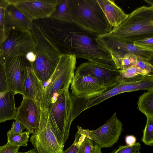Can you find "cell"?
Listing matches in <instances>:
<instances>
[{
    "label": "cell",
    "mask_w": 153,
    "mask_h": 153,
    "mask_svg": "<svg viewBox=\"0 0 153 153\" xmlns=\"http://www.w3.org/2000/svg\"><path fill=\"white\" fill-rule=\"evenodd\" d=\"M77 153H102L101 148L97 144L94 145L93 141L85 137L81 143Z\"/></svg>",
    "instance_id": "4316f807"
},
{
    "label": "cell",
    "mask_w": 153,
    "mask_h": 153,
    "mask_svg": "<svg viewBox=\"0 0 153 153\" xmlns=\"http://www.w3.org/2000/svg\"><path fill=\"white\" fill-rule=\"evenodd\" d=\"M106 88L96 78L90 75L74 74L71 83V94L75 96L88 95L94 97Z\"/></svg>",
    "instance_id": "9a60e30c"
},
{
    "label": "cell",
    "mask_w": 153,
    "mask_h": 153,
    "mask_svg": "<svg viewBox=\"0 0 153 153\" xmlns=\"http://www.w3.org/2000/svg\"><path fill=\"white\" fill-rule=\"evenodd\" d=\"M138 56L131 53H128L121 58L113 61L118 70H124L135 66Z\"/></svg>",
    "instance_id": "d4e9b609"
},
{
    "label": "cell",
    "mask_w": 153,
    "mask_h": 153,
    "mask_svg": "<svg viewBox=\"0 0 153 153\" xmlns=\"http://www.w3.org/2000/svg\"><path fill=\"white\" fill-rule=\"evenodd\" d=\"M97 1L112 27L118 26L127 18L128 14L117 5L114 0H97Z\"/></svg>",
    "instance_id": "ac0fdd59"
},
{
    "label": "cell",
    "mask_w": 153,
    "mask_h": 153,
    "mask_svg": "<svg viewBox=\"0 0 153 153\" xmlns=\"http://www.w3.org/2000/svg\"><path fill=\"white\" fill-rule=\"evenodd\" d=\"M8 4L7 0H0V6L2 8H5L6 6Z\"/></svg>",
    "instance_id": "ab89813d"
},
{
    "label": "cell",
    "mask_w": 153,
    "mask_h": 153,
    "mask_svg": "<svg viewBox=\"0 0 153 153\" xmlns=\"http://www.w3.org/2000/svg\"><path fill=\"white\" fill-rule=\"evenodd\" d=\"M69 88L58 96L46 109L53 132L63 146L68 137L71 125L73 121V95L69 92Z\"/></svg>",
    "instance_id": "8992f818"
},
{
    "label": "cell",
    "mask_w": 153,
    "mask_h": 153,
    "mask_svg": "<svg viewBox=\"0 0 153 153\" xmlns=\"http://www.w3.org/2000/svg\"><path fill=\"white\" fill-rule=\"evenodd\" d=\"M5 11L4 8L0 9V29L4 30Z\"/></svg>",
    "instance_id": "74e56055"
},
{
    "label": "cell",
    "mask_w": 153,
    "mask_h": 153,
    "mask_svg": "<svg viewBox=\"0 0 153 153\" xmlns=\"http://www.w3.org/2000/svg\"><path fill=\"white\" fill-rule=\"evenodd\" d=\"M31 21L50 18L57 0H7Z\"/></svg>",
    "instance_id": "7c38bea8"
},
{
    "label": "cell",
    "mask_w": 153,
    "mask_h": 153,
    "mask_svg": "<svg viewBox=\"0 0 153 153\" xmlns=\"http://www.w3.org/2000/svg\"><path fill=\"white\" fill-rule=\"evenodd\" d=\"M136 141V138L132 135L127 136L125 137V141L127 145L134 144L135 143Z\"/></svg>",
    "instance_id": "8d00e7d4"
},
{
    "label": "cell",
    "mask_w": 153,
    "mask_h": 153,
    "mask_svg": "<svg viewBox=\"0 0 153 153\" xmlns=\"http://www.w3.org/2000/svg\"><path fill=\"white\" fill-rule=\"evenodd\" d=\"M7 35L6 32L4 29H0V50Z\"/></svg>",
    "instance_id": "f35d334b"
},
{
    "label": "cell",
    "mask_w": 153,
    "mask_h": 153,
    "mask_svg": "<svg viewBox=\"0 0 153 153\" xmlns=\"http://www.w3.org/2000/svg\"><path fill=\"white\" fill-rule=\"evenodd\" d=\"M70 12L73 22L97 36L112 30L97 0H70Z\"/></svg>",
    "instance_id": "7a4b0ae2"
},
{
    "label": "cell",
    "mask_w": 153,
    "mask_h": 153,
    "mask_svg": "<svg viewBox=\"0 0 153 153\" xmlns=\"http://www.w3.org/2000/svg\"><path fill=\"white\" fill-rule=\"evenodd\" d=\"M140 146L139 143H135L132 145L121 146L114 153H140Z\"/></svg>",
    "instance_id": "f546056e"
},
{
    "label": "cell",
    "mask_w": 153,
    "mask_h": 153,
    "mask_svg": "<svg viewBox=\"0 0 153 153\" xmlns=\"http://www.w3.org/2000/svg\"><path fill=\"white\" fill-rule=\"evenodd\" d=\"M118 71L120 75L119 79L120 80L132 77L139 74H152L149 73L136 66L124 70H118Z\"/></svg>",
    "instance_id": "83f0119b"
},
{
    "label": "cell",
    "mask_w": 153,
    "mask_h": 153,
    "mask_svg": "<svg viewBox=\"0 0 153 153\" xmlns=\"http://www.w3.org/2000/svg\"><path fill=\"white\" fill-rule=\"evenodd\" d=\"M120 94L153 89V74H139L121 80L118 85Z\"/></svg>",
    "instance_id": "e0dca14e"
},
{
    "label": "cell",
    "mask_w": 153,
    "mask_h": 153,
    "mask_svg": "<svg viewBox=\"0 0 153 153\" xmlns=\"http://www.w3.org/2000/svg\"><path fill=\"white\" fill-rule=\"evenodd\" d=\"M30 141L38 153H63L64 146L53 132L47 109L42 111L38 129L32 134Z\"/></svg>",
    "instance_id": "ba28073f"
},
{
    "label": "cell",
    "mask_w": 153,
    "mask_h": 153,
    "mask_svg": "<svg viewBox=\"0 0 153 153\" xmlns=\"http://www.w3.org/2000/svg\"><path fill=\"white\" fill-rule=\"evenodd\" d=\"M83 134H81L77 132L75 135L74 142L68 148L63 151V153H77L79 147L85 137Z\"/></svg>",
    "instance_id": "f1b7e54d"
},
{
    "label": "cell",
    "mask_w": 153,
    "mask_h": 153,
    "mask_svg": "<svg viewBox=\"0 0 153 153\" xmlns=\"http://www.w3.org/2000/svg\"><path fill=\"white\" fill-rule=\"evenodd\" d=\"M123 126L115 112L105 124L96 130L84 129L78 126L77 132L91 140L101 148L111 147L117 142L123 131Z\"/></svg>",
    "instance_id": "9c48e42d"
},
{
    "label": "cell",
    "mask_w": 153,
    "mask_h": 153,
    "mask_svg": "<svg viewBox=\"0 0 153 153\" xmlns=\"http://www.w3.org/2000/svg\"><path fill=\"white\" fill-rule=\"evenodd\" d=\"M146 124L143 131L142 140L144 144L153 145V117H147Z\"/></svg>",
    "instance_id": "484cf974"
},
{
    "label": "cell",
    "mask_w": 153,
    "mask_h": 153,
    "mask_svg": "<svg viewBox=\"0 0 153 153\" xmlns=\"http://www.w3.org/2000/svg\"><path fill=\"white\" fill-rule=\"evenodd\" d=\"M24 84V90L22 95L28 98H36L43 88L42 84L35 74L30 63L26 68Z\"/></svg>",
    "instance_id": "d6986e66"
},
{
    "label": "cell",
    "mask_w": 153,
    "mask_h": 153,
    "mask_svg": "<svg viewBox=\"0 0 153 153\" xmlns=\"http://www.w3.org/2000/svg\"><path fill=\"white\" fill-rule=\"evenodd\" d=\"M20 147L13 145L7 143L1 146L0 153H16L18 152Z\"/></svg>",
    "instance_id": "836d02e7"
},
{
    "label": "cell",
    "mask_w": 153,
    "mask_h": 153,
    "mask_svg": "<svg viewBox=\"0 0 153 153\" xmlns=\"http://www.w3.org/2000/svg\"><path fill=\"white\" fill-rule=\"evenodd\" d=\"M4 11V30L6 31L10 30H30L32 26V21L14 4L8 2Z\"/></svg>",
    "instance_id": "2e32d148"
},
{
    "label": "cell",
    "mask_w": 153,
    "mask_h": 153,
    "mask_svg": "<svg viewBox=\"0 0 153 153\" xmlns=\"http://www.w3.org/2000/svg\"><path fill=\"white\" fill-rule=\"evenodd\" d=\"M74 74L92 76L106 88L119 82L120 76L118 70L108 69L90 62L80 65L76 69Z\"/></svg>",
    "instance_id": "5bb4252c"
},
{
    "label": "cell",
    "mask_w": 153,
    "mask_h": 153,
    "mask_svg": "<svg viewBox=\"0 0 153 153\" xmlns=\"http://www.w3.org/2000/svg\"><path fill=\"white\" fill-rule=\"evenodd\" d=\"M148 4H149L150 7H153V1L149 0H144Z\"/></svg>",
    "instance_id": "b9f144b4"
},
{
    "label": "cell",
    "mask_w": 153,
    "mask_h": 153,
    "mask_svg": "<svg viewBox=\"0 0 153 153\" xmlns=\"http://www.w3.org/2000/svg\"><path fill=\"white\" fill-rule=\"evenodd\" d=\"M70 0H57L55 10L50 18L66 23L73 22L70 12Z\"/></svg>",
    "instance_id": "44dd1931"
},
{
    "label": "cell",
    "mask_w": 153,
    "mask_h": 153,
    "mask_svg": "<svg viewBox=\"0 0 153 153\" xmlns=\"http://www.w3.org/2000/svg\"><path fill=\"white\" fill-rule=\"evenodd\" d=\"M120 82H118L111 86L107 87L100 94L88 100L86 104L85 110L96 105L113 96L120 94L118 88Z\"/></svg>",
    "instance_id": "7402d4cb"
},
{
    "label": "cell",
    "mask_w": 153,
    "mask_h": 153,
    "mask_svg": "<svg viewBox=\"0 0 153 153\" xmlns=\"http://www.w3.org/2000/svg\"><path fill=\"white\" fill-rule=\"evenodd\" d=\"M30 134L28 131L15 134L9 131L7 133L8 142L15 146H26L27 145Z\"/></svg>",
    "instance_id": "cb8c5ba5"
},
{
    "label": "cell",
    "mask_w": 153,
    "mask_h": 153,
    "mask_svg": "<svg viewBox=\"0 0 153 153\" xmlns=\"http://www.w3.org/2000/svg\"><path fill=\"white\" fill-rule=\"evenodd\" d=\"M30 30L36 43L33 50L35 61L30 63L35 74L43 85L50 78L59 62L61 54L42 32L35 20Z\"/></svg>",
    "instance_id": "277c9868"
},
{
    "label": "cell",
    "mask_w": 153,
    "mask_h": 153,
    "mask_svg": "<svg viewBox=\"0 0 153 153\" xmlns=\"http://www.w3.org/2000/svg\"><path fill=\"white\" fill-rule=\"evenodd\" d=\"M16 153H38L37 151L34 148L33 149H31L29 151H27L26 152H18Z\"/></svg>",
    "instance_id": "60d3db41"
},
{
    "label": "cell",
    "mask_w": 153,
    "mask_h": 153,
    "mask_svg": "<svg viewBox=\"0 0 153 153\" xmlns=\"http://www.w3.org/2000/svg\"><path fill=\"white\" fill-rule=\"evenodd\" d=\"M133 44L140 48L153 51V37L135 41Z\"/></svg>",
    "instance_id": "4dcf8cb0"
},
{
    "label": "cell",
    "mask_w": 153,
    "mask_h": 153,
    "mask_svg": "<svg viewBox=\"0 0 153 153\" xmlns=\"http://www.w3.org/2000/svg\"><path fill=\"white\" fill-rule=\"evenodd\" d=\"M35 20L61 55L71 54L107 68H115L110 53L97 41V36L73 22H61L50 18Z\"/></svg>",
    "instance_id": "6da1fadb"
},
{
    "label": "cell",
    "mask_w": 153,
    "mask_h": 153,
    "mask_svg": "<svg viewBox=\"0 0 153 153\" xmlns=\"http://www.w3.org/2000/svg\"><path fill=\"white\" fill-rule=\"evenodd\" d=\"M15 94L9 90L0 93V123L15 117L17 108L15 107Z\"/></svg>",
    "instance_id": "ffe728a7"
},
{
    "label": "cell",
    "mask_w": 153,
    "mask_h": 153,
    "mask_svg": "<svg viewBox=\"0 0 153 153\" xmlns=\"http://www.w3.org/2000/svg\"><path fill=\"white\" fill-rule=\"evenodd\" d=\"M25 128V127L19 122L15 120L13 122L11 128L9 131L15 134L22 133Z\"/></svg>",
    "instance_id": "e575fe53"
},
{
    "label": "cell",
    "mask_w": 153,
    "mask_h": 153,
    "mask_svg": "<svg viewBox=\"0 0 153 153\" xmlns=\"http://www.w3.org/2000/svg\"><path fill=\"white\" fill-rule=\"evenodd\" d=\"M42 112L36 98L30 99L23 96L14 119L20 123L30 134H33L38 129Z\"/></svg>",
    "instance_id": "4fadbf2b"
},
{
    "label": "cell",
    "mask_w": 153,
    "mask_h": 153,
    "mask_svg": "<svg viewBox=\"0 0 153 153\" xmlns=\"http://www.w3.org/2000/svg\"><path fill=\"white\" fill-rule=\"evenodd\" d=\"M136 66L149 73L153 74V66L149 61H147L138 57Z\"/></svg>",
    "instance_id": "d6a6232c"
},
{
    "label": "cell",
    "mask_w": 153,
    "mask_h": 153,
    "mask_svg": "<svg viewBox=\"0 0 153 153\" xmlns=\"http://www.w3.org/2000/svg\"><path fill=\"white\" fill-rule=\"evenodd\" d=\"M8 90L4 65L0 58V93Z\"/></svg>",
    "instance_id": "1f68e13d"
},
{
    "label": "cell",
    "mask_w": 153,
    "mask_h": 153,
    "mask_svg": "<svg viewBox=\"0 0 153 153\" xmlns=\"http://www.w3.org/2000/svg\"><path fill=\"white\" fill-rule=\"evenodd\" d=\"M1 146H0V149L1 148Z\"/></svg>",
    "instance_id": "7bdbcfd3"
},
{
    "label": "cell",
    "mask_w": 153,
    "mask_h": 153,
    "mask_svg": "<svg viewBox=\"0 0 153 153\" xmlns=\"http://www.w3.org/2000/svg\"><path fill=\"white\" fill-rule=\"evenodd\" d=\"M137 108L147 117H153V89L139 97Z\"/></svg>",
    "instance_id": "603a6c76"
},
{
    "label": "cell",
    "mask_w": 153,
    "mask_h": 153,
    "mask_svg": "<svg viewBox=\"0 0 153 153\" xmlns=\"http://www.w3.org/2000/svg\"><path fill=\"white\" fill-rule=\"evenodd\" d=\"M25 56L26 59L30 63L34 62L36 59V55L33 51L28 52Z\"/></svg>",
    "instance_id": "d590c367"
},
{
    "label": "cell",
    "mask_w": 153,
    "mask_h": 153,
    "mask_svg": "<svg viewBox=\"0 0 153 153\" xmlns=\"http://www.w3.org/2000/svg\"><path fill=\"white\" fill-rule=\"evenodd\" d=\"M98 43L111 54L113 61L123 57L128 53L135 55L150 62L152 60L153 51L138 47L129 43L114 38L108 34L97 36Z\"/></svg>",
    "instance_id": "30bf717a"
},
{
    "label": "cell",
    "mask_w": 153,
    "mask_h": 153,
    "mask_svg": "<svg viewBox=\"0 0 153 153\" xmlns=\"http://www.w3.org/2000/svg\"><path fill=\"white\" fill-rule=\"evenodd\" d=\"M76 59L71 54L60 56L54 72L36 98L42 111L46 110L52 101L69 88L74 75Z\"/></svg>",
    "instance_id": "5b68a950"
},
{
    "label": "cell",
    "mask_w": 153,
    "mask_h": 153,
    "mask_svg": "<svg viewBox=\"0 0 153 153\" xmlns=\"http://www.w3.org/2000/svg\"><path fill=\"white\" fill-rule=\"evenodd\" d=\"M108 34L119 40L132 44L153 37V7L143 6L137 8Z\"/></svg>",
    "instance_id": "3957f363"
},
{
    "label": "cell",
    "mask_w": 153,
    "mask_h": 153,
    "mask_svg": "<svg viewBox=\"0 0 153 153\" xmlns=\"http://www.w3.org/2000/svg\"><path fill=\"white\" fill-rule=\"evenodd\" d=\"M6 32V38L0 50L3 64L10 57L25 56L34 49L36 43L30 30H10Z\"/></svg>",
    "instance_id": "52a82bcc"
},
{
    "label": "cell",
    "mask_w": 153,
    "mask_h": 153,
    "mask_svg": "<svg viewBox=\"0 0 153 153\" xmlns=\"http://www.w3.org/2000/svg\"><path fill=\"white\" fill-rule=\"evenodd\" d=\"M30 63L25 56H16L9 58L3 64L8 90L23 95L25 70Z\"/></svg>",
    "instance_id": "8fae6325"
}]
</instances>
